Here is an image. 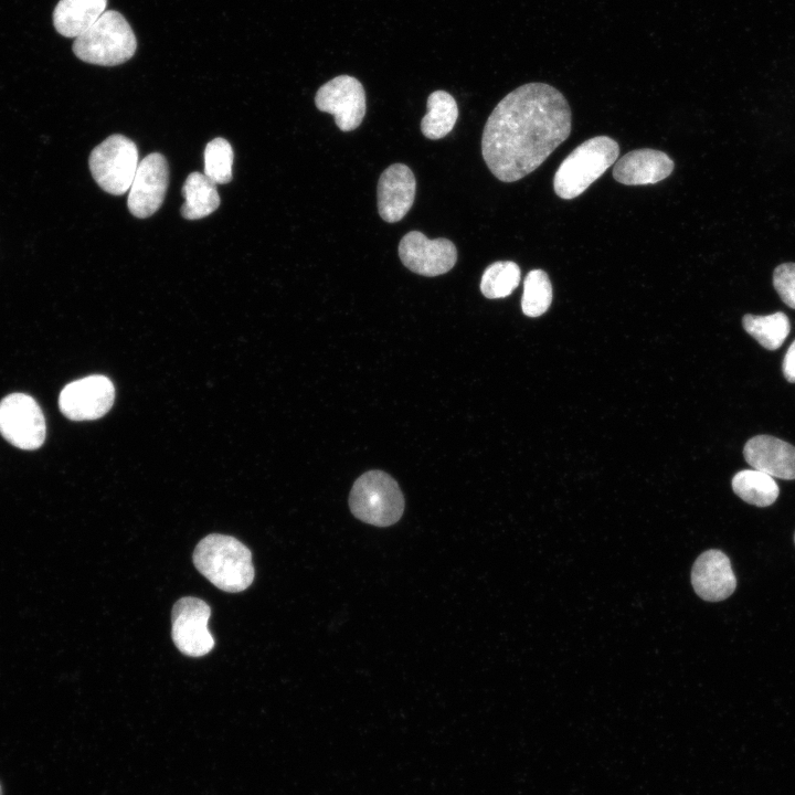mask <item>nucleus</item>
<instances>
[{"instance_id": "f257e3e1", "label": "nucleus", "mask_w": 795, "mask_h": 795, "mask_svg": "<svg viewBox=\"0 0 795 795\" xmlns=\"http://www.w3.org/2000/svg\"><path fill=\"white\" fill-rule=\"evenodd\" d=\"M563 94L545 83H528L507 94L489 115L481 153L491 173L513 182L536 170L571 132Z\"/></svg>"}, {"instance_id": "f03ea898", "label": "nucleus", "mask_w": 795, "mask_h": 795, "mask_svg": "<svg viewBox=\"0 0 795 795\" xmlns=\"http://www.w3.org/2000/svg\"><path fill=\"white\" fill-rule=\"evenodd\" d=\"M197 570L225 592L246 590L254 580L252 553L237 539L213 533L203 538L193 552Z\"/></svg>"}, {"instance_id": "7ed1b4c3", "label": "nucleus", "mask_w": 795, "mask_h": 795, "mask_svg": "<svg viewBox=\"0 0 795 795\" xmlns=\"http://www.w3.org/2000/svg\"><path fill=\"white\" fill-rule=\"evenodd\" d=\"M136 49L137 41L131 26L115 10H106L73 43V52L80 60L102 66L125 63L134 56Z\"/></svg>"}, {"instance_id": "20e7f679", "label": "nucleus", "mask_w": 795, "mask_h": 795, "mask_svg": "<svg viewBox=\"0 0 795 795\" xmlns=\"http://www.w3.org/2000/svg\"><path fill=\"white\" fill-rule=\"evenodd\" d=\"M618 152V144L607 136L582 142L558 168L555 193L566 200L579 197L617 160Z\"/></svg>"}, {"instance_id": "39448f33", "label": "nucleus", "mask_w": 795, "mask_h": 795, "mask_svg": "<svg viewBox=\"0 0 795 795\" xmlns=\"http://www.w3.org/2000/svg\"><path fill=\"white\" fill-rule=\"evenodd\" d=\"M404 497L398 483L386 473L370 470L353 484L349 507L352 515L375 527L398 522L404 512Z\"/></svg>"}, {"instance_id": "423d86ee", "label": "nucleus", "mask_w": 795, "mask_h": 795, "mask_svg": "<svg viewBox=\"0 0 795 795\" xmlns=\"http://www.w3.org/2000/svg\"><path fill=\"white\" fill-rule=\"evenodd\" d=\"M136 144L123 135H112L96 146L88 159L96 183L115 195L126 193L138 167Z\"/></svg>"}, {"instance_id": "0eeeda50", "label": "nucleus", "mask_w": 795, "mask_h": 795, "mask_svg": "<svg viewBox=\"0 0 795 795\" xmlns=\"http://www.w3.org/2000/svg\"><path fill=\"white\" fill-rule=\"evenodd\" d=\"M0 434L23 449L40 448L46 436L44 414L39 403L24 393H12L0 401Z\"/></svg>"}, {"instance_id": "6e6552de", "label": "nucleus", "mask_w": 795, "mask_h": 795, "mask_svg": "<svg viewBox=\"0 0 795 795\" xmlns=\"http://www.w3.org/2000/svg\"><path fill=\"white\" fill-rule=\"evenodd\" d=\"M211 607L203 600L186 596L178 600L171 613V635L176 647L190 657H201L214 647L208 622Z\"/></svg>"}, {"instance_id": "1a4fd4ad", "label": "nucleus", "mask_w": 795, "mask_h": 795, "mask_svg": "<svg viewBox=\"0 0 795 795\" xmlns=\"http://www.w3.org/2000/svg\"><path fill=\"white\" fill-rule=\"evenodd\" d=\"M115 388L105 375L93 374L65 385L59 398L60 411L72 421H92L113 406Z\"/></svg>"}, {"instance_id": "9d476101", "label": "nucleus", "mask_w": 795, "mask_h": 795, "mask_svg": "<svg viewBox=\"0 0 795 795\" xmlns=\"http://www.w3.org/2000/svg\"><path fill=\"white\" fill-rule=\"evenodd\" d=\"M315 104L320 112L333 116L340 130L351 131L364 117L365 93L357 78L339 75L318 88Z\"/></svg>"}, {"instance_id": "9b49d317", "label": "nucleus", "mask_w": 795, "mask_h": 795, "mask_svg": "<svg viewBox=\"0 0 795 795\" xmlns=\"http://www.w3.org/2000/svg\"><path fill=\"white\" fill-rule=\"evenodd\" d=\"M402 264L415 274L433 277L451 271L457 261V250L447 239H427L420 231L406 233L399 244Z\"/></svg>"}, {"instance_id": "f8f14e48", "label": "nucleus", "mask_w": 795, "mask_h": 795, "mask_svg": "<svg viewBox=\"0 0 795 795\" xmlns=\"http://www.w3.org/2000/svg\"><path fill=\"white\" fill-rule=\"evenodd\" d=\"M168 163L161 153L152 152L139 161L127 200L132 215L145 219L161 206L168 188Z\"/></svg>"}, {"instance_id": "ddd939ff", "label": "nucleus", "mask_w": 795, "mask_h": 795, "mask_svg": "<svg viewBox=\"0 0 795 795\" xmlns=\"http://www.w3.org/2000/svg\"><path fill=\"white\" fill-rule=\"evenodd\" d=\"M416 181L412 170L403 163L388 167L378 182V211L389 223L402 220L413 205Z\"/></svg>"}, {"instance_id": "4468645a", "label": "nucleus", "mask_w": 795, "mask_h": 795, "mask_svg": "<svg viewBox=\"0 0 795 795\" xmlns=\"http://www.w3.org/2000/svg\"><path fill=\"white\" fill-rule=\"evenodd\" d=\"M691 583L703 600L718 602L729 597L735 590L736 580L729 558L720 550H708L693 563Z\"/></svg>"}, {"instance_id": "2eb2a0df", "label": "nucleus", "mask_w": 795, "mask_h": 795, "mask_svg": "<svg viewBox=\"0 0 795 795\" xmlns=\"http://www.w3.org/2000/svg\"><path fill=\"white\" fill-rule=\"evenodd\" d=\"M746 463L773 478L795 479V447L771 435H756L743 448Z\"/></svg>"}, {"instance_id": "dca6fc26", "label": "nucleus", "mask_w": 795, "mask_h": 795, "mask_svg": "<svg viewBox=\"0 0 795 795\" xmlns=\"http://www.w3.org/2000/svg\"><path fill=\"white\" fill-rule=\"evenodd\" d=\"M674 170L672 159L655 149H638L624 155L613 169L616 181L627 186L654 184Z\"/></svg>"}, {"instance_id": "f3484780", "label": "nucleus", "mask_w": 795, "mask_h": 795, "mask_svg": "<svg viewBox=\"0 0 795 795\" xmlns=\"http://www.w3.org/2000/svg\"><path fill=\"white\" fill-rule=\"evenodd\" d=\"M107 0H60L53 12L56 31L66 38H77L106 11Z\"/></svg>"}, {"instance_id": "a211bd4d", "label": "nucleus", "mask_w": 795, "mask_h": 795, "mask_svg": "<svg viewBox=\"0 0 795 795\" xmlns=\"http://www.w3.org/2000/svg\"><path fill=\"white\" fill-rule=\"evenodd\" d=\"M184 203L181 214L187 220H199L210 215L220 205L216 184L204 173H190L182 187Z\"/></svg>"}, {"instance_id": "6ab92c4d", "label": "nucleus", "mask_w": 795, "mask_h": 795, "mask_svg": "<svg viewBox=\"0 0 795 795\" xmlns=\"http://www.w3.org/2000/svg\"><path fill=\"white\" fill-rule=\"evenodd\" d=\"M427 113L421 121L422 134L433 140L452 131L458 118L455 98L445 91H435L427 98Z\"/></svg>"}, {"instance_id": "aec40b11", "label": "nucleus", "mask_w": 795, "mask_h": 795, "mask_svg": "<svg viewBox=\"0 0 795 795\" xmlns=\"http://www.w3.org/2000/svg\"><path fill=\"white\" fill-rule=\"evenodd\" d=\"M733 491L745 502L757 507L771 506L778 497L775 479L756 469H745L732 478Z\"/></svg>"}, {"instance_id": "412c9836", "label": "nucleus", "mask_w": 795, "mask_h": 795, "mask_svg": "<svg viewBox=\"0 0 795 795\" xmlns=\"http://www.w3.org/2000/svg\"><path fill=\"white\" fill-rule=\"evenodd\" d=\"M742 326L767 350L778 349L791 331L788 317L782 311L765 316L746 314L742 318Z\"/></svg>"}, {"instance_id": "4be33fe9", "label": "nucleus", "mask_w": 795, "mask_h": 795, "mask_svg": "<svg viewBox=\"0 0 795 795\" xmlns=\"http://www.w3.org/2000/svg\"><path fill=\"white\" fill-rule=\"evenodd\" d=\"M520 268L510 261L495 262L489 265L480 280V290L489 299L509 296L520 283Z\"/></svg>"}, {"instance_id": "5701e85b", "label": "nucleus", "mask_w": 795, "mask_h": 795, "mask_svg": "<svg viewBox=\"0 0 795 795\" xmlns=\"http://www.w3.org/2000/svg\"><path fill=\"white\" fill-rule=\"evenodd\" d=\"M552 301V285L548 274L542 269L530 271L523 282L521 309L528 317L544 314Z\"/></svg>"}, {"instance_id": "b1692460", "label": "nucleus", "mask_w": 795, "mask_h": 795, "mask_svg": "<svg viewBox=\"0 0 795 795\" xmlns=\"http://www.w3.org/2000/svg\"><path fill=\"white\" fill-rule=\"evenodd\" d=\"M233 149L224 138L208 142L204 150V174L218 184L232 180Z\"/></svg>"}, {"instance_id": "393cba45", "label": "nucleus", "mask_w": 795, "mask_h": 795, "mask_svg": "<svg viewBox=\"0 0 795 795\" xmlns=\"http://www.w3.org/2000/svg\"><path fill=\"white\" fill-rule=\"evenodd\" d=\"M773 286L783 303L795 309V263H783L775 267Z\"/></svg>"}, {"instance_id": "a878e982", "label": "nucleus", "mask_w": 795, "mask_h": 795, "mask_svg": "<svg viewBox=\"0 0 795 795\" xmlns=\"http://www.w3.org/2000/svg\"><path fill=\"white\" fill-rule=\"evenodd\" d=\"M782 370H783V374H784L785 379L788 382L794 383L795 382V340L791 343V346L788 347V349L784 356Z\"/></svg>"}, {"instance_id": "bb28decb", "label": "nucleus", "mask_w": 795, "mask_h": 795, "mask_svg": "<svg viewBox=\"0 0 795 795\" xmlns=\"http://www.w3.org/2000/svg\"><path fill=\"white\" fill-rule=\"evenodd\" d=\"M0 795H1V786H0Z\"/></svg>"}]
</instances>
